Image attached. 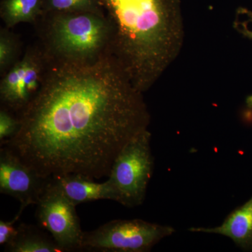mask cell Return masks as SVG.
I'll return each mask as SVG.
<instances>
[{
  "mask_svg": "<svg viewBox=\"0 0 252 252\" xmlns=\"http://www.w3.org/2000/svg\"><path fill=\"white\" fill-rule=\"evenodd\" d=\"M16 116L19 130L2 145L44 178L108 177L121 151L150 124L143 94L111 54L49 61L39 93Z\"/></svg>",
  "mask_w": 252,
  "mask_h": 252,
  "instance_id": "6da1fadb",
  "label": "cell"
},
{
  "mask_svg": "<svg viewBox=\"0 0 252 252\" xmlns=\"http://www.w3.org/2000/svg\"><path fill=\"white\" fill-rule=\"evenodd\" d=\"M110 25V54L142 94L178 57L185 28L180 0H98Z\"/></svg>",
  "mask_w": 252,
  "mask_h": 252,
  "instance_id": "7a4b0ae2",
  "label": "cell"
},
{
  "mask_svg": "<svg viewBox=\"0 0 252 252\" xmlns=\"http://www.w3.org/2000/svg\"><path fill=\"white\" fill-rule=\"evenodd\" d=\"M36 24L39 45L51 62H91L110 54L112 32L105 14L49 13Z\"/></svg>",
  "mask_w": 252,
  "mask_h": 252,
  "instance_id": "3957f363",
  "label": "cell"
},
{
  "mask_svg": "<svg viewBox=\"0 0 252 252\" xmlns=\"http://www.w3.org/2000/svg\"><path fill=\"white\" fill-rule=\"evenodd\" d=\"M149 129L132 139L116 158L107 177L117 203L132 208L143 204L154 168Z\"/></svg>",
  "mask_w": 252,
  "mask_h": 252,
  "instance_id": "277c9868",
  "label": "cell"
},
{
  "mask_svg": "<svg viewBox=\"0 0 252 252\" xmlns=\"http://www.w3.org/2000/svg\"><path fill=\"white\" fill-rule=\"evenodd\" d=\"M175 230L170 225L147 220H116L96 229L84 232L79 246L81 251L149 252Z\"/></svg>",
  "mask_w": 252,
  "mask_h": 252,
  "instance_id": "5b68a950",
  "label": "cell"
},
{
  "mask_svg": "<svg viewBox=\"0 0 252 252\" xmlns=\"http://www.w3.org/2000/svg\"><path fill=\"white\" fill-rule=\"evenodd\" d=\"M49 61L39 44L30 46L0 83L1 107L20 114L40 90Z\"/></svg>",
  "mask_w": 252,
  "mask_h": 252,
  "instance_id": "8992f818",
  "label": "cell"
},
{
  "mask_svg": "<svg viewBox=\"0 0 252 252\" xmlns=\"http://www.w3.org/2000/svg\"><path fill=\"white\" fill-rule=\"evenodd\" d=\"M38 224L51 235L63 252L79 250L84 232L76 205L50 182L36 204Z\"/></svg>",
  "mask_w": 252,
  "mask_h": 252,
  "instance_id": "52a82bcc",
  "label": "cell"
},
{
  "mask_svg": "<svg viewBox=\"0 0 252 252\" xmlns=\"http://www.w3.org/2000/svg\"><path fill=\"white\" fill-rule=\"evenodd\" d=\"M49 178L39 175L12 149L3 146L0 149V192L16 199L20 210L36 205L44 193Z\"/></svg>",
  "mask_w": 252,
  "mask_h": 252,
  "instance_id": "ba28073f",
  "label": "cell"
},
{
  "mask_svg": "<svg viewBox=\"0 0 252 252\" xmlns=\"http://www.w3.org/2000/svg\"><path fill=\"white\" fill-rule=\"evenodd\" d=\"M50 182L74 205L109 200L117 202V195L108 180L102 183L78 174H68L51 177Z\"/></svg>",
  "mask_w": 252,
  "mask_h": 252,
  "instance_id": "9c48e42d",
  "label": "cell"
},
{
  "mask_svg": "<svg viewBox=\"0 0 252 252\" xmlns=\"http://www.w3.org/2000/svg\"><path fill=\"white\" fill-rule=\"evenodd\" d=\"M192 233L223 235L230 238L241 250L252 251V196L226 217L221 224L215 227H191Z\"/></svg>",
  "mask_w": 252,
  "mask_h": 252,
  "instance_id": "30bf717a",
  "label": "cell"
},
{
  "mask_svg": "<svg viewBox=\"0 0 252 252\" xmlns=\"http://www.w3.org/2000/svg\"><path fill=\"white\" fill-rule=\"evenodd\" d=\"M42 14L43 0H1L0 2V17L9 29L21 23L36 25Z\"/></svg>",
  "mask_w": 252,
  "mask_h": 252,
  "instance_id": "8fae6325",
  "label": "cell"
},
{
  "mask_svg": "<svg viewBox=\"0 0 252 252\" xmlns=\"http://www.w3.org/2000/svg\"><path fill=\"white\" fill-rule=\"evenodd\" d=\"M16 239L5 246L9 252H63L52 238L41 233L31 225L22 224Z\"/></svg>",
  "mask_w": 252,
  "mask_h": 252,
  "instance_id": "7c38bea8",
  "label": "cell"
},
{
  "mask_svg": "<svg viewBox=\"0 0 252 252\" xmlns=\"http://www.w3.org/2000/svg\"><path fill=\"white\" fill-rule=\"evenodd\" d=\"M21 42L9 28L0 30V74L4 75L19 59Z\"/></svg>",
  "mask_w": 252,
  "mask_h": 252,
  "instance_id": "4fadbf2b",
  "label": "cell"
},
{
  "mask_svg": "<svg viewBox=\"0 0 252 252\" xmlns=\"http://www.w3.org/2000/svg\"><path fill=\"white\" fill-rule=\"evenodd\" d=\"M80 11L104 14L98 0H43L42 15Z\"/></svg>",
  "mask_w": 252,
  "mask_h": 252,
  "instance_id": "5bb4252c",
  "label": "cell"
},
{
  "mask_svg": "<svg viewBox=\"0 0 252 252\" xmlns=\"http://www.w3.org/2000/svg\"><path fill=\"white\" fill-rule=\"evenodd\" d=\"M20 128V121L11 111L1 107L0 110V142L1 145L12 139Z\"/></svg>",
  "mask_w": 252,
  "mask_h": 252,
  "instance_id": "9a60e30c",
  "label": "cell"
},
{
  "mask_svg": "<svg viewBox=\"0 0 252 252\" xmlns=\"http://www.w3.org/2000/svg\"><path fill=\"white\" fill-rule=\"evenodd\" d=\"M233 28L245 37L252 40V11L244 7L237 9Z\"/></svg>",
  "mask_w": 252,
  "mask_h": 252,
  "instance_id": "2e32d148",
  "label": "cell"
},
{
  "mask_svg": "<svg viewBox=\"0 0 252 252\" xmlns=\"http://www.w3.org/2000/svg\"><path fill=\"white\" fill-rule=\"evenodd\" d=\"M22 210H19L16 217L11 220H0V245H9L16 239L19 232L18 227H16V222L19 220L23 213Z\"/></svg>",
  "mask_w": 252,
  "mask_h": 252,
  "instance_id": "e0dca14e",
  "label": "cell"
}]
</instances>
